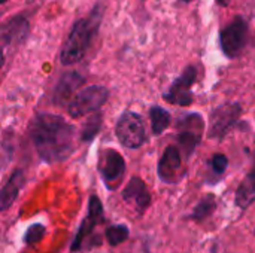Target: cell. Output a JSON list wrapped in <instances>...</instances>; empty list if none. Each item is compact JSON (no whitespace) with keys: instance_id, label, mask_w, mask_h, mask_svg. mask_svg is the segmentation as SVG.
Here are the masks:
<instances>
[{"instance_id":"obj_6","label":"cell","mask_w":255,"mask_h":253,"mask_svg":"<svg viewBox=\"0 0 255 253\" xmlns=\"http://www.w3.org/2000/svg\"><path fill=\"white\" fill-rule=\"evenodd\" d=\"M205 130L203 118L199 113H190L178 121V140L187 157H191L200 143Z\"/></svg>"},{"instance_id":"obj_25","label":"cell","mask_w":255,"mask_h":253,"mask_svg":"<svg viewBox=\"0 0 255 253\" xmlns=\"http://www.w3.org/2000/svg\"><path fill=\"white\" fill-rule=\"evenodd\" d=\"M7 0H0V4H3V3H6Z\"/></svg>"},{"instance_id":"obj_14","label":"cell","mask_w":255,"mask_h":253,"mask_svg":"<svg viewBox=\"0 0 255 253\" xmlns=\"http://www.w3.org/2000/svg\"><path fill=\"white\" fill-rule=\"evenodd\" d=\"M24 185V173L16 170L7 180V183L0 189V212L7 210L16 200L21 188Z\"/></svg>"},{"instance_id":"obj_5","label":"cell","mask_w":255,"mask_h":253,"mask_svg":"<svg viewBox=\"0 0 255 253\" xmlns=\"http://www.w3.org/2000/svg\"><path fill=\"white\" fill-rule=\"evenodd\" d=\"M242 115V107L239 103H227L214 109L209 118V130L208 134L211 139L221 140L230 128L238 122Z\"/></svg>"},{"instance_id":"obj_9","label":"cell","mask_w":255,"mask_h":253,"mask_svg":"<svg viewBox=\"0 0 255 253\" xmlns=\"http://www.w3.org/2000/svg\"><path fill=\"white\" fill-rule=\"evenodd\" d=\"M126 171V161L123 155L114 149L105 151L102 161H100V173L102 177L111 189H115L117 185L121 182Z\"/></svg>"},{"instance_id":"obj_7","label":"cell","mask_w":255,"mask_h":253,"mask_svg":"<svg viewBox=\"0 0 255 253\" xmlns=\"http://www.w3.org/2000/svg\"><path fill=\"white\" fill-rule=\"evenodd\" d=\"M247 22L242 16H236L220 34L221 48L224 54L230 58L238 57L247 43Z\"/></svg>"},{"instance_id":"obj_26","label":"cell","mask_w":255,"mask_h":253,"mask_svg":"<svg viewBox=\"0 0 255 253\" xmlns=\"http://www.w3.org/2000/svg\"><path fill=\"white\" fill-rule=\"evenodd\" d=\"M181 1H191V0H181Z\"/></svg>"},{"instance_id":"obj_18","label":"cell","mask_w":255,"mask_h":253,"mask_svg":"<svg viewBox=\"0 0 255 253\" xmlns=\"http://www.w3.org/2000/svg\"><path fill=\"white\" fill-rule=\"evenodd\" d=\"M217 209V200L214 195H206L203 200L199 201V204L194 207L193 213H191V219L196 222H203L205 219H208Z\"/></svg>"},{"instance_id":"obj_17","label":"cell","mask_w":255,"mask_h":253,"mask_svg":"<svg viewBox=\"0 0 255 253\" xmlns=\"http://www.w3.org/2000/svg\"><path fill=\"white\" fill-rule=\"evenodd\" d=\"M149 118H151V125H152V133L154 134H161L169 125H170V113L164 110L160 106H152L149 110Z\"/></svg>"},{"instance_id":"obj_10","label":"cell","mask_w":255,"mask_h":253,"mask_svg":"<svg viewBox=\"0 0 255 253\" xmlns=\"http://www.w3.org/2000/svg\"><path fill=\"white\" fill-rule=\"evenodd\" d=\"M182 157L178 146H167L158 163V177L166 183L178 182L182 177Z\"/></svg>"},{"instance_id":"obj_21","label":"cell","mask_w":255,"mask_h":253,"mask_svg":"<svg viewBox=\"0 0 255 253\" xmlns=\"http://www.w3.org/2000/svg\"><path fill=\"white\" fill-rule=\"evenodd\" d=\"M45 233H46V230H45L43 225H40V224H33V225H30V227L27 228V231H25V234H24V243L28 245V246H33V245L39 243V242L43 239Z\"/></svg>"},{"instance_id":"obj_12","label":"cell","mask_w":255,"mask_h":253,"mask_svg":"<svg viewBox=\"0 0 255 253\" xmlns=\"http://www.w3.org/2000/svg\"><path fill=\"white\" fill-rule=\"evenodd\" d=\"M123 198L127 203H133L139 213H143L151 204V195L140 177H131V180L123 191Z\"/></svg>"},{"instance_id":"obj_1","label":"cell","mask_w":255,"mask_h":253,"mask_svg":"<svg viewBox=\"0 0 255 253\" xmlns=\"http://www.w3.org/2000/svg\"><path fill=\"white\" fill-rule=\"evenodd\" d=\"M30 136L39 157L46 163L64 161L73 152L75 128L58 115H37L31 121Z\"/></svg>"},{"instance_id":"obj_4","label":"cell","mask_w":255,"mask_h":253,"mask_svg":"<svg viewBox=\"0 0 255 253\" xmlns=\"http://www.w3.org/2000/svg\"><path fill=\"white\" fill-rule=\"evenodd\" d=\"M118 140L130 149H137L145 142V124L140 115L134 112H124L117 122Z\"/></svg>"},{"instance_id":"obj_13","label":"cell","mask_w":255,"mask_h":253,"mask_svg":"<svg viewBox=\"0 0 255 253\" xmlns=\"http://www.w3.org/2000/svg\"><path fill=\"white\" fill-rule=\"evenodd\" d=\"M28 31V22L24 16L16 15L9 18L0 25V51L13 42H19Z\"/></svg>"},{"instance_id":"obj_22","label":"cell","mask_w":255,"mask_h":253,"mask_svg":"<svg viewBox=\"0 0 255 253\" xmlns=\"http://www.w3.org/2000/svg\"><path fill=\"white\" fill-rule=\"evenodd\" d=\"M211 166H212V170H214L217 174H223V173L226 171L227 166H229V160H227V157H226V155H223V154H217V155H214V157H212V160H211Z\"/></svg>"},{"instance_id":"obj_15","label":"cell","mask_w":255,"mask_h":253,"mask_svg":"<svg viewBox=\"0 0 255 253\" xmlns=\"http://www.w3.org/2000/svg\"><path fill=\"white\" fill-rule=\"evenodd\" d=\"M235 201H236V206L242 210L248 209L255 201V170H251L245 176V179L241 182L236 191Z\"/></svg>"},{"instance_id":"obj_8","label":"cell","mask_w":255,"mask_h":253,"mask_svg":"<svg viewBox=\"0 0 255 253\" xmlns=\"http://www.w3.org/2000/svg\"><path fill=\"white\" fill-rule=\"evenodd\" d=\"M197 78V70L193 66H188L184 73L172 84L170 89L164 94V100L178 104V106H190L193 103V92L191 86L196 82Z\"/></svg>"},{"instance_id":"obj_3","label":"cell","mask_w":255,"mask_h":253,"mask_svg":"<svg viewBox=\"0 0 255 253\" xmlns=\"http://www.w3.org/2000/svg\"><path fill=\"white\" fill-rule=\"evenodd\" d=\"M109 97V91L102 85H91L79 91L69 103V115L72 118H81L87 113L100 109Z\"/></svg>"},{"instance_id":"obj_11","label":"cell","mask_w":255,"mask_h":253,"mask_svg":"<svg viewBox=\"0 0 255 253\" xmlns=\"http://www.w3.org/2000/svg\"><path fill=\"white\" fill-rule=\"evenodd\" d=\"M102 219H103L102 201H100L99 197L91 195L90 203H88V215H87V218L82 221L81 228H79L78 234L75 236V240H73V243H72V246H70V251H72V252H78V251L82 248V245H84V242L87 240V237L93 233V230L96 228V225H97L99 222H102Z\"/></svg>"},{"instance_id":"obj_23","label":"cell","mask_w":255,"mask_h":253,"mask_svg":"<svg viewBox=\"0 0 255 253\" xmlns=\"http://www.w3.org/2000/svg\"><path fill=\"white\" fill-rule=\"evenodd\" d=\"M3 63H4V55H3V51H0V69L3 67Z\"/></svg>"},{"instance_id":"obj_20","label":"cell","mask_w":255,"mask_h":253,"mask_svg":"<svg viewBox=\"0 0 255 253\" xmlns=\"http://www.w3.org/2000/svg\"><path fill=\"white\" fill-rule=\"evenodd\" d=\"M130 236V231L126 225H112L106 230V239L111 246H118L124 243Z\"/></svg>"},{"instance_id":"obj_16","label":"cell","mask_w":255,"mask_h":253,"mask_svg":"<svg viewBox=\"0 0 255 253\" xmlns=\"http://www.w3.org/2000/svg\"><path fill=\"white\" fill-rule=\"evenodd\" d=\"M84 82L82 76H79L78 73H67L66 76H63V79L58 82V86L55 89V100L57 101H64L67 98H70L72 92Z\"/></svg>"},{"instance_id":"obj_19","label":"cell","mask_w":255,"mask_h":253,"mask_svg":"<svg viewBox=\"0 0 255 253\" xmlns=\"http://www.w3.org/2000/svg\"><path fill=\"white\" fill-rule=\"evenodd\" d=\"M100 127H102V115L100 113H94L91 115L84 127H82V133H81V139L85 140V142H91L100 131Z\"/></svg>"},{"instance_id":"obj_2","label":"cell","mask_w":255,"mask_h":253,"mask_svg":"<svg viewBox=\"0 0 255 253\" xmlns=\"http://www.w3.org/2000/svg\"><path fill=\"white\" fill-rule=\"evenodd\" d=\"M102 18H103V7L96 6L87 16L79 18L72 25L70 33L60 52V60L64 66L76 64L85 57L88 48L93 43L94 36L99 31Z\"/></svg>"},{"instance_id":"obj_24","label":"cell","mask_w":255,"mask_h":253,"mask_svg":"<svg viewBox=\"0 0 255 253\" xmlns=\"http://www.w3.org/2000/svg\"><path fill=\"white\" fill-rule=\"evenodd\" d=\"M218 3H221L223 6H227L230 3V0H218Z\"/></svg>"}]
</instances>
